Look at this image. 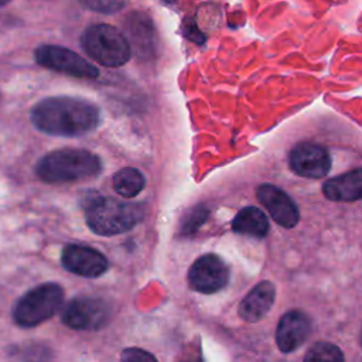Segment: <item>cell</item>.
<instances>
[{
	"mask_svg": "<svg viewBox=\"0 0 362 362\" xmlns=\"http://www.w3.org/2000/svg\"><path fill=\"white\" fill-rule=\"evenodd\" d=\"M303 362H345L342 351L331 342H317L305 354Z\"/></svg>",
	"mask_w": 362,
	"mask_h": 362,
	"instance_id": "e0dca14e",
	"label": "cell"
},
{
	"mask_svg": "<svg viewBox=\"0 0 362 362\" xmlns=\"http://www.w3.org/2000/svg\"><path fill=\"white\" fill-rule=\"evenodd\" d=\"M322 192L329 201L352 202L362 199V167L329 178L322 184Z\"/></svg>",
	"mask_w": 362,
	"mask_h": 362,
	"instance_id": "5bb4252c",
	"label": "cell"
},
{
	"mask_svg": "<svg viewBox=\"0 0 362 362\" xmlns=\"http://www.w3.org/2000/svg\"><path fill=\"white\" fill-rule=\"evenodd\" d=\"M143 216L137 204H129L110 197H95L85 206L89 229L102 236L119 235L134 228Z\"/></svg>",
	"mask_w": 362,
	"mask_h": 362,
	"instance_id": "3957f363",
	"label": "cell"
},
{
	"mask_svg": "<svg viewBox=\"0 0 362 362\" xmlns=\"http://www.w3.org/2000/svg\"><path fill=\"white\" fill-rule=\"evenodd\" d=\"M361 345H362V329H361Z\"/></svg>",
	"mask_w": 362,
	"mask_h": 362,
	"instance_id": "7402d4cb",
	"label": "cell"
},
{
	"mask_svg": "<svg viewBox=\"0 0 362 362\" xmlns=\"http://www.w3.org/2000/svg\"><path fill=\"white\" fill-rule=\"evenodd\" d=\"M120 362H158L156 356L141 348H127L122 352Z\"/></svg>",
	"mask_w": 362,
	"mask_h": 362,
	"instance_id": "ac0fdd59",
	"label": "cell"
},
{
	"mask_svg": "<svg viewBox=\"0 0 362 362\" xmlns=\"http://www.w3.org/2000/svg\"><path fill=\"white\" fill-rule=\"evenodd\" d=\"M256 197L280 226L290 229L298 223V208L281 188L273 184H260L256 189Z\"/></svg>",
	"mask_w": 362,
	"mask_h": 362,
	"instance_id": "8fae6325",
	"label": "cell"
},
{
	"mask_svg": "<svg viewBox=\"0 0 362 362\" xmlns=\"http://www.w3.org/2000/svg\"><path fill=\"white\" fill-rule=\"evenodd\" d=\"M35 61L52 71H58L75 78L93 79L99 76V69L82 58L79 54L58 45H41L35 49Z\"/></svg>",
	"mask_w": 362,
	"mask_h": 362,
	"instance_id": "52a82bcc",
	"label": "cell"
},
{
	"mask_svg": "<svg viewBox=\"0 0 362 362\" xmlns=\"http://www.w3.org/2000/svg\"><path fill=\"white\" fill-rule=\"evenodd\" d=\"M113 189L124 197V198H133L137 194H140L146 185L144 175L133 167H126L119 170L113 175Z\"/></svg>",
	"mask_w": 362,
	"mask_h": 362,
	"instance_id": "2e32d148",
	"label": "cell"
},
{
	"mask_svg": "<svg viewBox=\"0 0 362 362\" xmlns=\"http://www.w3.org/2000/svg\"><path fill=\"white\" fill-rule=\"evenodd\" d=\"M311 332V318L301 310L287 311L276 328V342L281 352L300 348Z\"/></svg>",
	"mask_w": 362,
	"mask_h": 362,
	"instance_id": "7c38bea8",
	"label": "cell"
},
{
	"mask_svg": "<svg viewBox=\"0 0 362 362\" xmlns=\"http://www.w3.org/2000/svg\"><path fill=\"white\" fill-rule=\"evenodd\" d=\"M288 165L300 177L318 180L328 174L331 157L325 147L304 141L296 144L288 154Z\"/></svg>",
	"mask_w": 362,
	"mask_h": 362,
	"instance_id": "9c48e42d",
	"label": "cell"
},
{
	"mask_svg": "<svg viewBox=\"0 0 362 362\" xmlns=\"http://www.w3.org/2000/svg\"><path fill=\"white\" fill-rule=\"evenodd\" d=\"M83 51L105 66H120L130 59L129 40L113 25L92 24L81 37Z\"/></svg>",
	"mask_w": 362,
	"mask_h": 362,
	"instance_id": "277c9868",
	"label": "cell"
},
{
	"mask_svg": "<svg viewBox=\"0 0 362 362\" xmlns=\"http://www.w3.org/2000/svg\"><path fill=\"white\" fill-rule=\"evenodd\" d=\"M232 229L238 233L263 238L269 232V219L262 209L256 206H246L233 218Z\"/></svg>",
	"mask_w": 362,
	"mask_h": 362,
	"instance_id": "9a60e30c",
	"label": "cell"
},
{
	"mask_svg": "<svg viewBox=\"0 0 362 362\" xmlns=\"http://www.w3.org/2000/svg\"><path fill=\"white\" fill-rule=\"evenodd\" d=\"M62 322L72 329L95 331L103 328L110 318L107 303L96 297H76L62 310Z\"/></svg>",
	"mask_w": 362,
	"mask_h": 362,
	"instance_id": "8992f818",
	"label": "cell"
},
{
	"mask_svg": "<svg viewBox=\"0 0 362 362\" xmlns=\"http://www.w3.org/2000/svg\"><path fill=\"white\" fill-rule=\"evenodd\" d=\"M102 163L98 156L82 148H59L41 157L35 165L40 180L49 184L75 182L98 175Z\"/></svg>",
	"mask_w": 362,
	"mask_h": 362,
	"instance_id": "7a4b0ae2",
	"label": "cell"
},
{
	"mask_svg": "<svg viewBox=\"0 0 362 362\" xmlns=\"http://www.w3.org/2000/svg\"><path fill=\"white\" fill-rule=\"evenodd\" d=\"M31 122L47 134L79 137L98 126L99 109L85 99L54 96L42 99L33 107Z\"/></svg>",
	"mask_w": 362,
	"mask_h": 362,
	"instance_id": "6da1fadb",
	"label": "cell"
},
{
	"mask_svg": "<svg viewBox=\"0 0 362 362\" xmlns=\"http://www.w3.org/2000/svg\"><path fill=\"white\" fill-rule=\"evenodd\" d=\"M61 263L68 272L82 277H99L109 267L105 255L90 246L78 243L66 245L62 249Z\"/></svg>",
	"mask_w": 362,
	"mask_h": 362,
	"instance_id": "30bf717a",
	"label": "cell"
},
{
	"mask_svg": "<svg viewBox=\"0 0 362 362\" xmlns=\"http://www.w3.org/2000/svg\"><path fill=\"white\" fill-rule=\"evenodd\" d=\"M64 290L57 283H44L28 290L13 308L14 322L24 328L40 325L61 308Z\"/></svg>",
	"mask_w": 362,
	"mask_h": 362,
	"instance_id": "5b68a950",
	"label": "cell"
},
{
	"mask_svg": "<svg viewBox=\"0 0 362 362\" xmlns=\"http://www.w3.org/2000/svg\"><path fill=\"white\" fill-rule=\"evenodd\" d=\"M4 4H6V1H0V7H1V6H4Z\"/></svg>",
	"mask_w": 362,
	"mask_h": 362,
	"instance_id": "44dd1931",
	"label": "cell"
},
{
	"mask_svg": "<svg viewBox=\"0 0 362 362\" xmlns=\"http://www.w3.org/2000/svg\"><path fill=\"white\" fill-rule=\"evenodd\" d=\"M276 298V287L272 281L263 280L257 283L240 301L239 317L247 322L260 321L272 308Z\"/></svg>",
	"mask_w": 362,
	"mask_h": 362,
	"instance_id": "4fadbf2b",
	"label": "cell"
},
{
	"mask_svg": "<svg viewBox=\"0 0 362 362\" xmlns=\"http://www.w3.org/2000/svg\"><path fill=\"white\" fill-rule=\"evenodd\" d=\"M82 4L93 11H100V13H115L124 7L123 1H113V0H88V1H82Z\"/></svg>",
	"mask_w": 362,
	"mask_h": 362,
	"instance_id": "d6986e66",
	"label": "cell"
},
{
	"mask_svg": "<svg viewBox=\"0 0 362 362\" xmlns=\"http://www.w3.org/2000/svg\"><path fill=\"white\" fill-rule=\"evenodd\" d=\"M229 281V267L222 257L206 253L198 257L188 272L189 287L202 294L219 291Z\"/></svg>",
	"mask_w": 362,
	"mask_h": 362,
	"instance_id": "ba28073f",
	"label": "cell"
},
{
	"mask_svg": "<svg viewBox=\"0 0 362 362\" xmlns=\"http://www.w3.org/2000/svg\"><path fill=\"white\" fill-rule=\"evenodd\" d=\"M205 216H206V211L204 208H195V211L192 214H189L188 218L185 219V222L181 225L182 233L184 235L192 233L197 228H199V225L204 222Z\"/></svg>",
	"mask_w": 362,
	"mask_h": 362,
	"instance_id": "ffe728a7",
	"label": "cell"
}]
</instances>
